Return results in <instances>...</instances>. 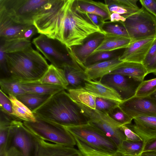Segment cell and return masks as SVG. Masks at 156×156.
Masks as SVG:
<instances>
[{"mask_svg": "<svg viewBox=\"0 0 156 156\" xmlns=\"http://www.w3.org/2000/svg\"><path fill=\"white\" fill-rule=\"evenodd\" d=\"M75 102L88 122L98 128L112 140L118 148L122 141L126 139L121 128L122 125L114 120L108 114L92 109L82 104Z\"/></svg>", "mask_w": 156, "mask_h": 156, "instance_id": "obj_9", "label": "cell"}, {"mask_svg": "<svg viewBox=\"0 0 156 156\" xmlns=\"http://www.w3.org/2000/svg\"><path fill=\"white\" fill-rule=\"evenodd\" d=\"M133 79L119 74H110L100 80L103 84L111 87L120 95L123 100L133 96L137 87L132 80Z\"/></svg>", "mask_w": 156, "mask_h": 156, "instance_id": "obj_15", "label": "cell"}, {"mask_svg": "<svg viewBox=\"0 0 156 156\" xmlns=\"http://www.w3.org/2000/svg\"><path fill=\"white\" fill-rule=\"evenodd\" d=\"M0 109L12 115V109L11 101L8 96L1 90L0 91Z\"/></svg>", "mask_w": 156, "mask_h": 156, "instance_id": "obj_41", "label": "cell"}, {"mask_svg": "<svg viewBox=\"0 0 156 156\" xmlns=\"http://www.w3.org/2000/svg\"><path fill=\"white\" fill-rule=\"evenodd\" d=\"M113 156H123L122 154H121L117 152L116 153H115L113 154Z\"/></svg>", "mask_w": 156, "mask_h": 156, "instance_id": "obj_54", "label": "cell"}, {"mask_svg": "<svg viewBox=\"0 0 156 156\" xmlns=\"http://www.w3.org/2000/svg\"><path fill=\"white\" fill-rule=\"evenodd\" d=\"M30 25L16 22L5 14L0 12L1 40L16 38Z\"/></svg>", "mask_w": 156, "mask_h": 156, "instance_id": "obj_20", "label": "cell"}, {"mask_svg": "<svg viewBox=\"0 0 156 156\" xmlns=\"http://www.w3.org/2000/svg\"><path fill=\"white\" fill-rule=\"evenodd\" d=\"M6 57L9 77L22 82L38 81L49 66L45 58L33 49L6 53Z\"/></svg>", "mask_w": 156, "mask_h": 156, "instance_id": "obj_3", "label": "cell"}, {"mask_svg": "<svg viewBox=\"0 0 156 156\" xmlns=\"http://www.w3.org/2000/svg\"><path fill=\"white\" fill-rule=\"evenodd\" d=\"M67 80L68 88H76L82 87L87 79L84 70L80 66L66 64L63 67Z\"/></svg>", "mask_w": 156, "mask_h": 156, "instance_id": "obj_25", "label": "cell"}, {"mask_svg": "<svg viewBox=\"0 0 156 156\" xmlns=\"http://www.w3.org/2000/svg\"><path fill=\"white\" fill-rule=\"evenodd\" d=\"M66 0H48L34 17L33 24L38 33L58 40Z\"/></svg>", "mask_w": 156, "mask_h": 156, "instance_id": "obj_4", "label": "cell"}, {"mask_svg": "<svg viewBox=\"0 0 156 156\" xmlns=\"http://www.w3.org/2000/svg\"><path fill=\"white\" fill-rule=\"evenodd\" d=\"M144 145L143 141L136 142L124 140L118 147L117 152L123 155H138L143 152Z\"/></svg>", "mask_w": 156, "mask_h": 156, "instance_id": "obj_32", "label": "cell"}, {"mask_svg": "<svg viewBox=\"0 0 156 156\" xmlns=\"http://www.w3.org/2000/svg\"><path fill=\"white\" fill-rule=\"evenodd\" d=\"M32 43L51 64L57 67L62 69L66 64L79 65L70 58L67 47L57 39L40 34L33 39Z\"/></svg>", "mask_w": 156, "mask_h": 156, "instance_id": "obj_10", "label": "cell"}, {"mask_svg": "<svg viewBox=\"0 0 156 156\" xmlns=\"http://www.w3.org/2000/svg\"><path fill=\"white\" fill-rule=\"evenodd\" d=\"M104 37V34L99 33L98 35L84 44L70 49L67 48L70 58L84 70L86 61L101 42Z\"/></svg>", "mask_w": 156, "mask_h": 156, "instance_id": "obj_16", "label": "cell"}, {"mask_svg": "<svg viewBox=\"0 0 156 156\" xmlns=\"http://www.w3.org/2000/svg\"><path fill=\"white\" fill-rule=\"evenodd\" d=\"M37 29L35 26L30 25L24 30L16 38L25 39L30 41L31 38L37 33Z\"/></svg>", "mask_w": 156, "mask_h": 156, "instance_id": "obj_44", "label": "cell"}, {"mask_svg": "<svg viewBox=\"0 0 156 156\" xmlns=\"http://www.w3.org/2000/svg\"><path fill=\"white\" fill-rule=\"evenodd\" d=\"M83 87L97 98L111 100L121 103L123 100L115 89L102 83L100 80L87 79Z\"/></svg>", "mask_w": 156, "mask_h": 156, "instance_id": "obj_19", "label": "cell"}, {"mask_svg": "<svg viewBox=\"0 0 156 156\" xmlns=\"http://www.w3.org/2000/svg\"><path fill=\"white\" fill-rule=\"evenodd\" d=\"M44 83L60 86L66 90L69 84L64 70L51 64L43 75L37 81Z\"/></svg>", "mask_w": 156, "mask_h": 156, "instance_id": "obj_24", "label": "cell"}, {"mask_svg": "<svg viewBox=\"0 0 156 156\" xmlns=\"http://www.w3.org/2000/svg\"><path fill=\"white\" fill-rule=\"evenodd\" d=\"M48 1L0 0V12L5 14L16 22L33 24L34 17Z\"/></svg>", "mask_w": 156, "mask_h": 156, "instance_id": "obj_6", "label": "cell"}, {"mask_svg": "<svg viewBox=\"0 0 156 156\" xmlns=\"http://www.w3.org/2000/svg\"><path fill=\"white\" fill-rule=\"evenodd\" d=\"M140 156H156V152L151 151L144 152Z\"/></svg>", "mask_w": 156, "mask_h": 156, "instance_id": "obj_52", "label": "cell"}, {"mask_svg": "<svg viewBox=\"0 0 156 156\" xmlns=\"http://www.w3.org/2000/svg\"><path fill=\"white\" fill-rule=\"evenodd\" d=\"M123 156H140L141 154L138 155H136V156H132V155H123Z\"/></svg>", "mask_w": 156, "mask_h": 156, "instance_id": "obj_55", "label": "cell"}, {"mask_svg": "<svg viewBox=\"0 0 156 156\" xmlns=\"http://www.w3.org/2000/svg\"><path fill=\"white\" fill-rule=\"evenodd\" d=\"M34 115L35 121L23 122L25 126L33 133L53 143L71 147L76 145L73 136L65 126Z\"/></svg>", "mask_w": 156, "mask_h": 156, "instance_id": "obj_5", "label": "cell"}, {"mask_svg": "<svg viewBox=\"0 0 156 156\" xmlns=\"http://www.w3.org/2000/svg\"><path fill=\"white\" fill-rule=\"evenodd\" d=\"M65 127L74 137L94 148L108 153L117 152L115 143L88 122L82 125Z\"/></svg>", "mask_w": 156, "mask_h": 156, "instance_id": "obj_7", "label": "cell"}, {"mask_svg": "<svg viewBox=\"0 0 156 156\" xmlns=\"http://www.w3.org/2000/svg\"><path fill=\"white\" fill-rule=\"evenodd\" d=\"M121 128L125 135L126 140L136 142L143 141L138 134L127 125L122 126Z\"/></svg>", "mask_w": 156, "mask_h": 156, "instance_id": "obj_43", "label": "cell"}, {"mask_svg": "<svg viewBox=\"0 0 156 156\" xmlns=\"http://www.w3.org/2000/svg\"><path fill=\"white\" fill-rule=\"evenodd\" d=\"M12 122L4 117L0 118V156L6 154L7 141L10 126Z\"/></svg>", "mask_w": 156, "mask_h": 156, "instance_id": "obj_33", "label": "cell"}, {"mask_svg": "<svg viewBox=\"0 0 156 156\" xmlns=\"http://www.w3.org/2000/svg\"><path fill=\"white\" fill-rule=\"evenodd\" d=\"M114 53L113 51H104L96 53L90 56L92 57L87 60L85 66L86 67L97 62L111 59L114 57Z\"/></svg>", "mask_w": 156, "mask_h": 156, "instance_id": "obj_40", "label": "cell"}, {"mask_svg": "<svg viewBox=\"0 0 156 156\" xmlns=\"http://www.w3.org/2000/svg\"><path fill=\"white\" fill-rule=\"evenodd\" d=\"M145 67L148 74L152 73L156 75V53L154 57Z\"/></svg>", "mask_w": 156, "mask_h": 156, "instance_id": "obj_48", "label": "cell"}, {"mask_svg": "<svg viewBox=\"0 0 156 156\" xmlns=\"http://www.w3.org/2000/svg\"><path fill=\"white\" fill-rule=\"evenodd\" d=\"M134 124L129 126L144 142L156 138V115L138 116L133 119Z\"/></svg>", "mask_w": 156, "mask_h": 156, "instance_id": "obj_17", "label": "cell"}, {"mask_svg": "<svg viewBox=\"0 0 156 156\" xmlns=\"http://www.w3.org/2000/svg\"><path fill=\"white\" fill-rule=\"evenodd\" d=\"M156 91V78L143 80L137 87L134 95L138 97H146L151 96Z\"/></svg>", "mask_w": 156, "mask_h": 156, "instance_id": "obj_35", "label": "cell"}, {"mask_svg": "<svg viewBox=\"0 0 156 156\" xmlns=\"http://www.w3.org/2000/svg\"><path fill=\"white\" fill-rule=\"evenodd\" d=\"M121 0H105V3L108 5L111 14L118 13L126 18L139 10L129 8L124 5Z\"/></svg>", "mask_w": 156, "mask_h": 156, "instance_id": "obj_34", "label": "cell"}, {"mask_svg": "<svg viewBox=\"0 0 156 156\" xmlns=\"http://www.w3.org/2000/svg\"><path fill=\"white\" fill-rule=\"evenodd\" d=\"M104 32L129 38L127 31L122 24H112L106 22L101 28Z\"/></svg>", "mask_w": 156, "mask_h": 156, "instance_id": "obj_38", "label": "cell"}, {"mask_svg": "<svg viewBox=\"0 0 156 156\" xmlns=\"http://www.w3.org/2000/svg\"><path fill=\"white\" fill-rule=\"evenodd\" d=\"M12 105V115L22 121H36V118L33 112L14 96H8Z\"/></svg>", "mask_w": 156, "mask_h": 156, "instance_id": "obj_28", "label": "cell"}, {"mask_svg": "<svg viewBox=\"0 0 156 156\" xmlns=\"http://www.w3.org/2000/svg\"><path fill=\"white\" fill-rule=\"evenodd\" d=\"M21 83V87L26 93L52 95L65 90L60 86L42 83L38 81Z\"/></svg>", "mask_w": 156, "mask_h": 156, "instance_id": "obj_26", "label": "cell"}, {"mask_svg": "<svg viewBox=\"0 0 156 156\" xmlns=\"http://www.w3.org/2000/svg\"><path fill=\"white\" fill-rule=\"evenodd\" d=\"M51 96L26 93L16 97L33 112L44 103Z\"/></svg>", "mask_w": 156, "mask_h": 156, "instance_id": "obj_30", "label": "cell"}, {"mask_svg": "<svg viewBox=\"0 0 156 156\" xmlns=\"http://www.w3.org/2000/svg\"><path fill=\"white\" fill-rule=\"evenodd\" d=\"M156 53V39L150 49L143 64L146 66L154 57Z\"/></svg>", "mask_w": 156, "mask_h": 156, "instance_id": "obj_46", "label": "cell"}, {"mask_svg": "<svg viewBox=\"0 0 156 156\" xmlns=\"http://www.w3.org/2000/svg\"><path fill=\"white\" fill-rule=\"evenodd\" d=\"M34 156H83L78 149L50 143L37 136Z\"/></svg>", "mask_w": 156, "mask_h": 156, "instance_id": "obj_14", "label": "cell"}, {"mask_svg": "<svg viewBox=\"0 0 156 156\" xmlns=\"http://www.w3.org/2000/svg\"><path fill=\"white\" fill-rule=\"evenodd\" d=\"M126 30L132 41L156 36V17L142 7L119 22Z\"/></svg>", "mask_w": 156, "mask_h": 156, "instance_id": "obj_8", "label": "cell"}, {"mask_svg": "<svg viewBox=\"0 0 156 156\" xmlns=\"http://www.w3.org/2000/svg\"><path fill=\"white\" fill-rule=\"evenodd\" d=\"M120 103L109 99L96 98L95 109L109 115L119 107Z\"/></svg>", "mask_w": 156, "mask_h": 156, "instance_id": "obj_37", "label": "cell"}, {"mask_svg": "<svg viewBox=\"0 0 156 156\" xmlns=\"http://www.w3.org/2000/svg\"><path fill=\"white\" fill-rule=\"evenodd\" d=\"M36 137L25 126L23 121L14 120L10 126L6 150L13 147L17 149L22 156H34Z\"/></svg>", "mask_w": 156, "mask_h": 156, "instance_id": "obj_11", "label": "cell"}, {"mask_svg": "<svg viewBox=\"0 0 156 156\" xmlns=\"http://www.w3.org/2000/svg\"><path fill=\"white\" fill-rule=\"evenodd\" d=\"M109 23L114 22H124L126 20V18L117 13H111Z\"/></svg>", "mask_w": 156, "mask_h": 156, "instance_id": "obj_50", "label": "cell"}, {"mask_svg": "<svg viewBox=\"0 0 156 156\" xmlns=\"http://www.w3.org/2000/svg\"><path fill=\"white\" fill-rule=\"evenodd\" d=\"M0 90L8 96L16 97L26 93L21 87V82L10 77L0 78Z\"/></svg>", "mask_w": 156, "mask_h": 156, "instance_id": "obj_31", "label": "cell"}, {"mask_svg": "<svg viewBox=\"0 0 156 156\" xmlns=\"http://www.w3.org/2000/svg\"><path fill=\"white\" fill-rule=\"evenodd\" d=\"M74 137V136H73ZM78 149L83 156H113L112 153L106 152L94 148L74 137Z\"/></svg>", "mask_w": 156, "mask_h": 156, "instance_id": "obj_36", "label": "cell"}, {"mask_svg": "<svg viewBox=\"0 0 156 156\" xmlns=\"http://www.w3.org/2000/svg\"><path fill=\"white\" fill-rule=\"evenodd\" d=\"M96 33L103 32L79 8L76 0H66L58 40L70 49L83 44L86 38Z\"/></svg>", "mask_w": 156, "mask_h": 156, "instance_id": "obj_1", "label": "cell"}, {"mask_svg": "<svg viewBox=\"0 0 156 156\" xmlns=\"http://www.w3.org/2000/svg\"><path fill=\"white\" fill-rule=\"evenodd\" d=\"M109 115L114 120L122 125H129L133 120L122 111L119 107Z\"/></svg>", "mask_w": 156, "mask_h": 156, "instance_id": "obj_39", "label": "cell"}, {"mask_svg": "<svg viewBox=\"0 0 156 156\" xmlns=\"http://www.w3.org/2000/svg\"><path fill=\"white\" fill-rule=\"evenodd\" d=\"M2 41L1 43L6 53H11L29 50L33 49L30 41L20 38Z\"/></svg>", "mask_w": 156, "mask_h": 156, "instance_id": "obj_29", "label": "cell"}, {"mask_svg": "<svg viewBox=\"0 0 156 156\" xmlns=\"http://www.w3.org/2000/svg\"><path fill=\"white\" fill-rule=\"evenodd\" d=\"M110 74H119L127 76L134 80L141 82L148 74L144 65L141 63L123 62Z\"/></svg>", "mask_w": 156, "mask_h": 156, "instance_id": "obj_22", "label": "cell"}, {"mask_svg": "<svg viewBox=\"0 0 156 156\" xmlns=\"http://www.w3.org/2000/svg\"><path fill=\"white\" fill-rule=\"evenodd\" d=\"M88 15L93 23L99 26L101 30L102 27L105 23L101 18L100 16L90 14H88Z\"/></svg>", "mask_w": 156, "mask_h": 156, "instance_id": "obj_49", "label": "cell"}, {"mask_svg": "<svg viewBox=\"0 0 156 156\" xmlns=\"http://www.w3.org/2000/svg\"><path fill=\"white\" fill-rule=\"evenodd\" d=\"M142 6L156 17V0H140Z\"/></svg>", "mask_w": 156, "mask_h": 156, "instance_id": "obj_45", "label": "cell"}, {"mask_svg": "<svg viewBox=\"0 0 156 156\" xmlns=\"http://www.w3.org/2000/svg\"><path fill=\"white\" fill-rule=\"evenodd\" d=\"M156 36L132 41L125 49L119 60L123 62H132L143 64Z\"/></svg>", "mask_w": 156, "mask_h": 156, "instance_id": "obj_13", "label": "cell"}, {"mask_svg": "<svg viewBox=\"0 0 156 156\" xmlns=\"http://www.w3.org/2000/svg\"><path fill=\"white\" fill-rule=\"evenodd\" d=\"M5 156H22L20 153L14 147L8 149L6 152Z\"/></svg>", "mask_w": 156, "mask_h": 156, "instance_id": "obj_51", "label": "cell"}, {"mask_svg": "<svg viewBox=\"0 0 156 156\" xmlns=\"http://www.w3.org/2000/svg\"><path fill=\"white\" fill-rule=\"evenodd\" d=\"M66 90L69 96L73 101L95 109L97 97L90 93L83 87L69 88Z\"/></svg>", "mask_w": 156, "mask_h": 156, "instance_id": "obj_27", "label": "cell"}, {"mask_svg": "<svg viewBox=\"0 0 156 156\" xmlns=\"http://www.w3.org/2000/svg\"><path fill=\"white\" fill-rule=\"evenodd\" d=\"M150 96L156 102V91Z\"/></svg>", "mask_w": 156, "mask_h": 156, "instance_id": "obj_53", "label": "cell"}, {"mask_svg": "<svg viewBox=\"0 0 156 156\" xmlns=\"http://www.w3.org/2000/svg\"><path fill=\"white\" fill-rule=\"evenodd\" d=\"M119 107L133 119L140 116L156 115V102L150 96H132L123 100Z\"/></svg>", "mask_w": 156, "mask_h": 156, "instance_id": "obj_12", "label": "cell"}, {"mask_svg": "<svg viewBox=\"0 0 156 156\" xmlns=\"http://www.w3.org/2000/svg\"><path fill=\"white\" fill-rule=\"evenodd\" d=\"M147 151L156 152V138L144 142L143 152Z\"/></svg>", "mask_w": 156, "mask_h": 156, "instance_id": "obj_47", "label": "cell"}, {"mask_svg": "<svg viewBox=\"0 0 156 156\" xmlns=\"http://www.w3.org/2000/svg\"><path fill=\"white\" fill-rule=\"evenodd\" d=\"M79 8L88 13L100 16L105 23L110 20L111 14L107 5L99 1L92 0H76Z\"/></svg>", "mask_w": 156, "mask_h": 156, "instance_id": "obj_23", "label": "cell"}, {"mask_svg": "<svg viewBox=\"0 0 156 156\" xmlns=\"http://www.w3.org/2000/svg\"><path fill=\"white\" fill-rule=\"evenodd\" d=\"M119 56L105 61L97 62L86 67L84 70L87 79L100 80L118 68L123 62L119 60Z\"/></svg>", "mask_w": 156, "mask_h": 156, "instance_id": "obj_18", "label": "cell"}, {"mask_svg": "<svg viewBox=\"0 0 156 156\" xmlns=\"http://www.w3.org/2000/svg\"><path fill=\"white\" fill-rule=\"evenodd\" d=\"M103 34L104 36L103 40L91 55L101 51H113L117 49H125L132 42L129 38L105 32Z\"/></svg>", "mask_w": 156, "mask_h": 156, "instance_id": "obj_21", "label": "cell"}, {"mask_svg": "<svg viewBox=\"0 0 156 156\" xmlns=\"http://www.w3.org/2000/svg\"><path fill=\"white\" fill-rule=\"evenodd\" d=\"M6 53L2 46L0 48V78L9 77L6 57Z\"/></svg>", "mask_w": 156, "mask_h": 156, "instance_id": "obj_42", "label": "cell"}, {"mask_svg": "<svg viewBox=\"0 0 156 156\" xmlns=\"http://www.w3.org/2000/svg\"><path fill=\"white\" fill-rule=\"evenodd\" d=\"M65 90L52 95L33 112L42 118L64 126L87 123V118Z\"/></svg>", "mask_w": 156, "mask_h": 156, "instance_id": "obj_2", "label": "cell"}]
</instances>
